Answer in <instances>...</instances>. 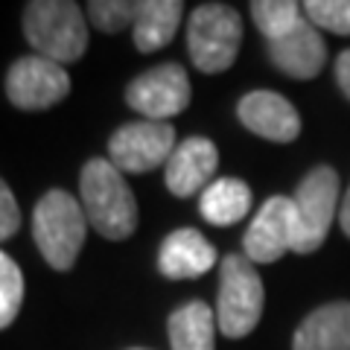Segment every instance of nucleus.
<instances>
[{"label": "nucleus", "instance_id": "f257e3e1", "mask_svg": "<svg viewBox=\"0 0 350 350\" xmlns=\"http://www.w3.org/2000/svg\"><path fill=\"white\" fill-rule=\"evenodd\" d=\"M251 21L269 44V59L292 79H312L327 64V44L321 32L304 15L295 0H254Z\"/></svg>", "mask_w": 350, "mask_h": 350}, {"label": "nucleus", "instance_id": "f03ea898", "mask_svg": "<svg viewBox=\"0 0 350 350\" xmlns=\"http://www.w3.org/2000/svg\"><path fill=\"white\" fill-rule=\"evenodd\" d=\"M79 196L88 225L105 239H129L137 228V199L126 175L108 158H91L79 175Z\"/></svg>", "mask_w": 350, "mask_h": 350}, {"label": "nucleus", "instance_id": "7ed1b4c3", "mask_svg": "<svg viewBox=\"0 0 350 350\" xmlns=\"http://www.w3.org/2000/svg\"><path fill=\"white\" fill-rule=\"evenodd\" d=\"M24 36L36 56L59 64L79 62L88 50L85 12L70 0H32L24 6Z\"/></svg>", "mask_w": 350, "mask_h": 350}, {"label": "nucleus", "instance_id": "20e7f679", "mask_svg": "<svg viewBox=\"0 0 350 350\" xmlns=\"http://www.w3.org/2000/svg\"><path fill=\"white\" fill-rule=\"evenodd\" d=\"M85 234L88 216L79 199H73L64 190H50L41 196L36 211H32V237H36L41 257L53 269H73V262L85 245Z\"/></svg>", "mask_w": 350, "mask_h": 350}, {"label": "nucleus", "instance_id": "39448f33", "mask_svg": "<svg viewBox=\"0 0 350 350\" xmlns=\"http://www.w3.org/2000/svg\"><path fill=\"white\" fill-rule=\"evenodd\" d=\"M266 292L245 254H228L219 266L216 324L225 338H245L260 324Z\"/></svg>", "mask_w": 350, "mask_h": 350}, {"label": "nucleus", "instance_id": "423d86ee", "mask_svg": "<svg viewBox=\"0 0 350 350\" xmlns=\"http://www.w3.org/2000/svg\"><path fill=\"white\" fill-rule=\"evenodd\" d=\"M243 44V18L234 6L202 3L190 15L187 50L202 73H222L234 64Z\"/></svg>", "mask_w": 350, "mask_h": 350}, {"label": "nucleus", "instance_id": "0eeeda50", "mask_svg": "<svg viewBox=\"0 0 350 350\" xmlns=\"http://www.w3.org/2000/svg\"><path fill=\"white\" fill-rule=\"evenodd\" d=\"M295 204V254H312L324 245L338 216V175L333 167H315L304 175L292 196Z\"/></svg>", "mask_w": 350, "mask_h": 350}, {"label": "nucleus", "instance_id": "6e6552de", "mask_svg": "<svg viewBox=\"0 0 350 350\" xmlns=\"http://www.w3.org/2000/svg\"><path fill=\"white\" fill-rule=\"evenodd\" d=\"M126 103L144 120L167 123L170 117L181 114L190 105V76L175 62L158 64V68L140 73L135 82H129Z\"/></svg>", "mask_w": 350, "mask_h": 350}, {"label": "nucleus", "instance_id": "1a4fd4ad", "mask_svg": "<svg viewBox=\"0 0 350 350\" xmlns=\"http://www.w3.org/2000/svg\"><path fill=\"white\" fill-rule=\"evenodd\" d=\"M175 152V129L170 123H152V120H137V123L120 126L111 140H108V161L120 172H149L167 163Z\"/></svg>", "mask_w": 350, "mask_h": 350}, {"label": "nucleus", "instance_id": "9d476101", "mask_svg": "<svg viewBox=\"0 0 350 350\" xmlns=\"http://www.w3.org/2000/svg\"><path fill=\"white\" fill-rule=\"evenodd\" d=\"M70 94V76L64 64L44 56L18 59L6 73V96L9 103L24 111H47L59 105Z\"/></svg>", "mask_w": 350, "mask_h": 350}, {"label": "nucleus", "instance_id": "9b49d317", "mask_svg": "<svg viewBox=\"0 0 350 350\" xmlns=\"http://www.w3.org/2000/svg\"><path fill=\"white\" fill-rule=\"evenodd\" d=\"M295 248V204L289 196H271L257 211L245 234V257L251 262H275Z\"/></svg>", "mask_w": 350, "mask_h": 350}, {"label": "nucleus", "instance_id": "f8f14e48", "mask_svg": "<svg viewBox=\"0 0 350 350\" xmlns=\"http://www.w3.org/2000/svg\"><path fill=\"white\" fill-rule=\"evenodd\" d=\"M239 123L257 137H266L271 144H292L301 135V117L295 105L275 91H251L237 105Z\"/></svg>", "mask_w": 350, "mask_h": 350}, {"label": "nucleus", "instance_id": "ddd939ff", "mask_svg": "<svg viewBox=\"0 0 350 350\" xmlns=\"http://www.w3.org/2000/svg\"><path fill=\"white\" fill-rule=\"evenodd\" d=\"M216 167H219V152L213 146V140L199 135L181 140L167 161V175H163L167 178V190L172 196H178V199H190L196 193H204Z\"/></svg>", "mask_w": 350, "mask_h": 350}, {"label": "nucleus", "instance_id": "4468645a", "mask_svg": "<svg viewBox=\"0 0 350 350\" xmlns=\"http://www.w3.org/2000/svg\"><path fill=\"white\" fill-rule=\"evenodd\" d=\"M216 248L196 228H178L161 243L158 269L170 280H193L216 266Z\"/></svg>", "mask_w": 350, "mask_h": 350}, {"label": "nucleus", "instance_id": "2eb2a0df", "mask_svg": "<svg viewBox=\"0 0 350 350\" xmlns=\"http://www.w3.org/2000/svg\"><path fill=\"white\" fill-rule=\"evenodd\" d=\"M292 350H350V301L312 310L295 330Z\"/></svg>", "mask_w": 350, "mask_h": 350}, {"label": "nucleus", "instance_id": "dca6fc26", "mask_svg": "<svg viewBox=\"0 0 350 350\" xmlns=\"http://www.w3.org/2000/svg\"><path fill=\"white\" fill-rule=\"evenodd\" d=\"M184 3L181 0H140L135 18V47L140 53H155L167 47L178 32Z\"/></svg>", "mask_w": 350, "mask_h": 350}, {"label": "nucleus", "instance_id": "f3484780", "mask_svg": "<svg viewBox=\"0 0 350 350\" xmlns=\"http://www.w3.org/2000/svg\"><path fill=\"white\" fill-rule=\"evenodd\" d=\"M216 312L204 301H187L170 315L172 350H216Z\"/></svg>", "mask_w": 350, "mask_h": 350}, {"label": "nucleus", "instance_id": "a211bd4d", "mask_svg": "<svg viewBox=\"0 0 350 350\" xmlns=\"http://www.w3.org/2000/svg\"><path fill=\"white\" fill-rule=\"evenodd\" d=\"M199 211L204 216V222H211L216 228L237 225L251 211V187L239 178H216L202 193Z\"/></svg>", "mask_w": 350, "mask_h": 350}, {"label": "nucleus", "instance_id": "6ab92c4d", "mask_svg": "<svg viewBox=\"0 0 350 350\" xmlns=\"http://www.w3.org/2000/svg\"><path fill=\"white\" fill-rule=\"evenodd\" d=\"M85 15L91 18V24L96 29L108 32V36H117V32L135 27L137 0H91Z\"/></svg>", "mask_w": 350, "mask_h": 350}, {"label": "nucleus", "instance_id": "aec40b11", "mask_svg": "<svg viewBox=\"0 0 350 350\" xmlns=\"http://www.w3.org/2000/svg\"><path fill=\"white\" fill-rule=\"evenodd\" d=\"M21 304H24V275L18 262L0 251V330L18 319Z\"/></svg>", "mask_w": 350, "mask_h": 350}, {"label": "nucleus", "instance_id": "412c9836", "mask_svg": "<svg viewBox=\"0 0 350 350\" xmlns=\"http://www.w3.org/2000/svg\"><path fill=\"white\" fill-rule=\"evenodd\" d=\"M304 15L315 29H327L336 36H350V0H310L304 3Z\"/></svg>", "mask_w": 350, "mask_h": 350}, {"label": "nucleus", "instance_id": "4be33fe9", "mask_svg": "<svg viewBox=\"0 0 350 350\" xmlns=\"http://www.w3.org/2000/svg\"><path fill=\"white\" fill-rule=\"evenodd\" d=\"M18 228H21V207L15 202L12 190H9V184L0 178V243L15 237Z\"/></svg>", "mask_w": 350, "mask_h": 350}, {"label": "nucleus", "instance_id": "5701e85b", "mask_svg": "<svg viewBox=\"0 0 350 350\" xmlns=\"http://www.w3.org/2000/svg\"><path fill=\"white\" fill-rule=\"evenodd\" d=\"M336 82L342 88V94L350 100V50H342L336 59Z\"/></svg>", "mask_w": 350, "mask_h": 350}, {"label": "nucleus", "instance_id": "b1692460", "mask_svg": "<svg viewBox=\"0 0 350 350\" xmlns=\"http://www.w3.org/2000/svg\"><path fill=\"white\" fill-rule=\"evenodd\" d=\"M338 225H342L345 237H350V187H347L345 199H342V207H338Z\"/></svg>", "mask_w": 350, "mask_h": 350}, {"label": "nucleus", "instance_id": "393cba45", "mask_svg": "<svg viewBox=\"0 0 350 350\" xmlns=\"http://www.w3.org/2000/svg\"><path fill=\"white\" fill-rule=\"evenodd\" d=\"M131 350H146V347H131Z\"/></svg>", "mask_w": 350, "mask_h": 350}]
</instances>
